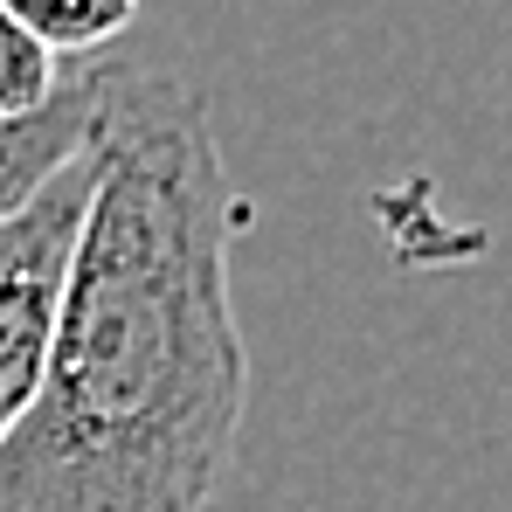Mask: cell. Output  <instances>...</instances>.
<instances>
[{
    "instance_id": "3",
    "label": "cell",
    "mask_w": 512,
    "mask_h": 512,
    "mask_svg": "<svg viewBox=\"0 0 512 512\" xmlns=\"http://www.w3.org/2000/svg\"><path fill=\"white\" fill-rule=\"evenodd\" d=\"M111 56H90L84 70H63V84L49 104H35L28 118H0V222L21 215L63 167H77L97 146V118H104V90H111Z\"/></svg>"
},
{
    "instance_id": "4",
    "label": "cell",
    "mask_w": 512,
    "mask_h": 512,
    "mask_svg": "<svg viewBox=\"0 0 512 512\" xmlns=\"http://www.w3.org/2000/svg\"><path fill=\"white\" fill-rule=\"evenodd\" d=\"M0 14L14 28H28L56 63L63 56H104L132 21H139V0H0Z\"/></svg>"
},
{
    "instance_id": "1",
    "label": "cell",
    "mask_w": 512,
    "mask_h": 512,
    "mask_svg": "<svg viewBox=\"0 0 512 512\" xmlns=\"http://www.w3.org/2000/svg\"><path fill=\"white\" fill-rule=\"evenodd\" d=\"M97 180L28 409L0 436V512H208L250 402L236 243L256 222L208 90L118 63Z\"/></svg>"
},
{
    "instance_id": "2",
    "label": "cell",
    "mask_w": 512,
    "mask_h": 512,
    "mask_svg": "<svg viewBox=\"0 0 512 512\" xmlns=\"http://www.w3.org/2000/svg\"><path fill=\"white\" fill-rule=\"evenodd\" d=\"M90 180L97 160L63 167L21 215L0 222V436L35 395L42 353H49V326H56V298H63V270L77 250L90 208Z\"/></svg>"
},
{
    "instance_id": "5",
    "label": "cell",
    "mask_w": 512,
    "mask_h": 512,
    "mask_svg": "<svg viewBox=\"0 0 512 512\" xmlns=\"http://www.w3.org/2000/svg\"><path fill=\"white\" fill-rule=\"evenodd\" d=\"M56 84H63V63L0 14V118H28L35 104L56 97Z\"/></svg>"
}]
</instances>
